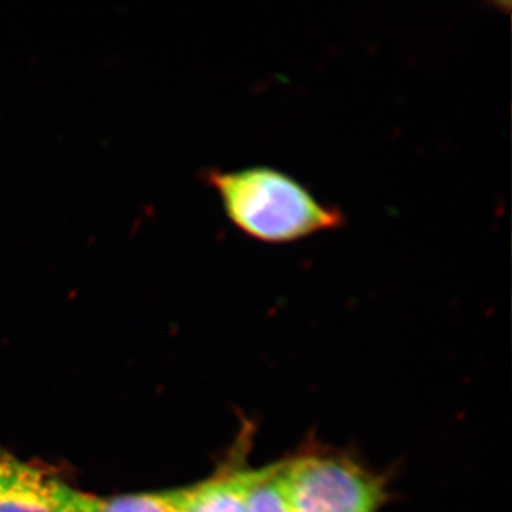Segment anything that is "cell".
Returning <instances> with one entry per match:
<instances>
[{
    "instance_id": "obj_1",
    "label": "cell",
    "mask_w": 512,
    "mask_h": 512,
    "mask_svg": "<svg viewBox=\"0 0 512 512\" xmlns=\"http://www.w3.org/2000/svg\"><path fill=\"white\" fill-rule=\"evenodd\" d=\"M207 181L229 221L265 244H289L345 224L339 208L323 204L296 178L276 168L211 171Z\"/></svg>"
},
{
    "instance_id": "obj_2",
    "label": "cell",
    "mask_w": 512,
    "mask_h": 512,
    "mask_svg": "<svg viewBox=\"0 0 512 512\" xmlns=\"http://www.w3.org/2000/svg\"><path fill=\"white\" fill-rule=\"evenodd\" d=\"M291 512H376V478L342 458L302 457L284 464Z\"/></svg>"
},
{
    "instance_id": "obj_3",
    "label": "cell",
    "mask_w": 512,
    "mask_h": 512,
    "mask_svg": "<svg viewBox=\"0 0 512 512\" xmlns=\"http://www.w3.org/2000/svg\"><path fill=\"white\" fill-rule=\"evenodd\" d=\"M101 500L23 464L0 493V512H97Z\"/></svg>"
},
{
    "instance_id": "obj_4",
    "label": "cell",
    "mask_w": 512,
    "mask_h": 512,
    "mask_svg": "<svg viewBox=\"0 0 512 512\" xmlns=\"http://www.w3.org/2000/svg\"><path fill=\"white\" fill-rule=\"evenodd\" d=\"M247 471H232L188 488L184 512H245Z\"/></svg>"
},
{
    "instance_id": "obj_5",
    "label": "cell",
    "mask_w": 512,
    "mask_h": 512,
    "mask_svg": "<svg viewBox=\"0 0 512 512\" xmlns=\"http://www.w3.org/2000/svg\"><path fill=\"white\" fill-rule=\"evenodd\" d=\"M245 512H291L285 490L284 464L247 471Z\"/></svg>"
},
{
    "instance_id": "obj_6",
    "label": "cell",
    "mask_w": 512,
    "mask_h": 512,
    "mask_svg": "<svg viewBox=\"0 0 512 512\" xmlns=\"http://www.w3.org/2000/svg\"><path fill=\"white\" fill-rule=\"evenodd\" d=\"M188 488L123 495L113 500H101L97 512H184Z\"/></svg>"
},
{
    "instance_id": "obj_7",
    "label": "cell",
    "mask_w": 512,
    "mask_h": 512,
    "mask_svg": "<svg viewBox=\"0 0 512 512\" xmlns=\"http://www.w3.org/2000/svg\"><path fill=\"white\" fill-rule=\"evenodd\" d=\"M22 467L23 463L0 447V493L15 480Z\"/></svg>"
}]
</instances>
